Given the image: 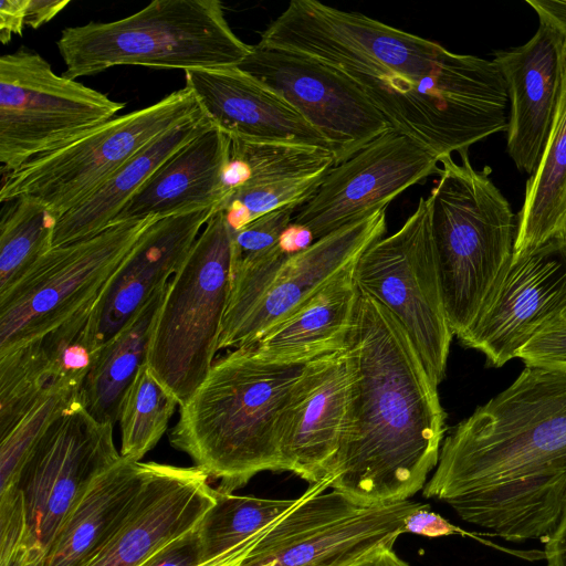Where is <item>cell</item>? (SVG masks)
Here are the masks:
<instances>
[{
    "instance_id": "cell-23",
    "label": "cell",
    "mask_w": 566,
    "mask_h": 566,
    "mask_svg": "<svg viewBox=\"0 0 566 566\" xmlns=\"http://www.w3.org/2000/svg\"><path fill=\"white\" fill-rule=\"evenodd\" d=\"M230 145L210 123L154 172L112 224L216 209L224 197Z\"/></svg>"
},
{
    "instance_id": "cell-13",
    "label": "cell",
    "mask_w": 566,
    "mask_h": 566,
    "mask_svg": "<svg viewBox=\"0 0 566 566\" xmlns=\"http://www.w3.org/2000/svg\"><path fill=\"white\" fill-rule=\"evenodd\" d=\"M386 209L289 255L276 268L233 277L218 349L248 347L354 265L386 233Z\"/></svg>"
},
{
    "instance_id": "cell-8",
    "label": "cell",
    "mask_w": 566,
    "mask_h": 566,
    "mask_svg": "<svg viewBox=\"0 0 566 566\" xmlns=\"http://www.w3.org/2000/svg\"><path fill=\"white\" fill-rule=\"evenodd\" d=\"M200 115L202 112L187 87L175 91L6 172L0 201L34 198L59 219L101 188L149 143Z\"/></svg>"
},
{
    "instance_id": "cell-2",
    "label": "cell",
    "mask_w": 566,
    "mask_h": 566,
    "mask_svg": "<svg viewBox=\"0 0 566 566\" xmlns=\"http://www.w3.org/2000/svg\"><path fill=\"white\" fill-rule=\"evenodd\" d=\"M422 494L505 541L545 542L566 500V369L525 366L459 422Z\"/></svg>"
},
{
    "instance_id": "cell-11",
    "label": "cell",
    "mask_w": 566,
    "mask_h": 566,
    "mask_svg": "<svg viewBox=\"0 0 566 566\" xmlns=\"http://www.w3.org/2000/svg\"><path fill=\"white\" fill-rule=\"evenodd\" d=\"M125 103L56 74L28 48L0 57V164L3 172L118 116Z\"/></svg>"
},
{
    "instance_id": "cell-34",
    "label": "cell",
    "mask_w": 566,
    "mask_h": 566,
    "mask_svg": "<svg viewBox=\"0 0 566 566\" xmlns=\"http://www.w3.org/2000/svg\"><path fill=\"white\" fill-rule=\"evenodd\" d=\"M41 556L28 546V530L22 495L17 486L0 492V566H13Z\"/></svg>"
},
{
    "instance_id": "cell-9",
    "label": "cell",
    "mask_w": 566,
    "mask_h": 566,
    "mask_svg": "<svg viewBox=\"0 0 566 566\" xmlns=\"http://www.w3.org/2000/svg\"><path fill=\"white\" fill-rule=\"evenodd\" d=\"M155 218L114 223L40 258L0 294V354L94 306Z\"/></svg>"
},
{
    "instance_id": "cell-24",
    "label": "cell",
    "mask_w": 566,
    "mask_h": 566,
    "mask_svg": "<svg viewBox=\"0 0 566 566\" xmlns=\"http://www.w3.org/2000/svg\"><path fill=\"white\" fill-rule=\"evenodd\" d=\"M355 264L248 347L259 359L275 365L307 364L345 350L355 327L360 297Z\"/></svg>"
},
{
    "instance_id": "cell-33",
    "label": "cell",
    "mask_w": 566,
    "mask_h": 566,
    "mask_svg": "<svg viewBox=\"0 0 566 566\" xmlns=\"http://www.w3.org/2000/svg\"><path fill=\"white\" fill-rule=\"evenodd\" d=\"M295 207L268 212L233 232V265L265 256L281 247V239L294 219Z\"/></svg>"
},
{
    "instance_id": "cell-30",
    "label": "cell",
    "mask_w": 566,
    "mask_h": 566,
    "mask_svg": "<svg viewBox=\"0 0 566 566\" xmlns=\"http://www.w3.org/2000/svg\"><path fill=\"white\" fill-rule=\"evenodd\" d=\"M0 220V294L53 248L57 218L39 200L4 202Z\"/></svg>"
},
{
    "instance_id": "cell-42",
    "label": "cell",
    "mask_w": 566,
    "mask_h": 566,
    "mask_svg": "<svg viewBox=\"0 0 566 566\" xmlns=\"http://www.w3.org/2000/svg\"><path fill=\"white\" fill-rule=\"evenodd\" d=\"M256 542L235 547L219 556L201 562L197 566H239Z\"/></svg>"
},
{
    "instance_id": "cell-20",
    "label": "cell",
    "mask_w": 566,
    "mask_h": 566,
    "mask_svg": "<svg viewBox=\"0 0 566 566\" xmlns=\"http://www.w3.org/2000/svg\"><path fill=\"white\" fill-rule=\"evenodd\" d=\"M185 77L202 114L230 139L333 151L289 102L238 66L190 70Z\"/></svg>"
},
{
    "instance_id": "cell-21",
    "label": "cell",
    "mask_w": 566,
    "mask_h": 566,
    "mask_svg": "<svg viewBox=\"0 0 566 566\" xmlns=\"http://www.w3.org/2000/svg\"><path fill=\"white\" fill-rule=\"evenodd\" d=\"M506 85V149L516 168L533 175L546 147L555 117L564 66L562 38L539 23L523 45L494 53Z\"/></svg>"
},
{
    "instance_id": "cell-5",
    "label": "cell",
    "mask_w": 566,
    "mask_h": 566,
    "mask_svg": "<svg viewBox=\"0 0 566 566\" xmlns=\"http://www.w3.org/2000/svg\"><path fill=\"white\" fill-rule=\"evenodd\" d=\"M440 159L431 190V232L450 328L459 339L478 321L513 256L517 219L491 169Z\"/></svg>"
},
{
    "instance_id": "cell-1",
    "label": "cell",
    "mask_w": 566,
    "mask_h": 566,
    "mask_svg": "<svg viewBox=\"0 0 566 566\" xmlns=\"http://www.w3.org/2000/svg\"><path fill=\"white\" fill-rule=\"evenodd\" d=\"M256 44L332 67L391 128L440 159L507 130L506 85L493 60L450 52L360 12L292 0Z\"/></svg>"
},
{
    "instance_id": "cell-32",
    "label": "cell",
    "mask_w": 566,
    "mask_h": 566,
    "mask_svg": "<svg viewBox=\"0 0 566 566\" xmlns=\"http://www.w3.org/2000/svg\"><path fill=\"white\" fill-rule=\"evenodd\" d=\"M81 387V384L72 380L54 384L0 437V492L15 486L29 452L52 421L82 402Z\"/></svg>"
},
{
    "instance_id": "cell-29",
    "label": "cell",
    "mask_w": 566,
    "mask_h": 566,
    "mask_svg": "<svg viewBox=\"0 0 566 566\" xmlns=\"http://www.w3.org/2000/svg\"><path fill=\"white\" fill-rule=\"evenodd\" d=\"M297 502L298 497L272 500L217 491L216 502L197 527L202 560L259 541Z\"/></svg>"
},
{
    "instance_id": "cell-25",
    "label": "cell",
    "mask_w": 566,
    "mask_h": 566,
    "mask_svg": "<svg viewBox=\"0 0 566 566\" xmlns=\"http://www.w3.org/2000/svg\"><path fill=\"white\" fill-rule=\"evenodd\" d=\"M147 462L125 458L98 476L70 512L40 566H85L130 512Z\"/></svg>"
},
{
    "instance_id": "cell-44",
    "label": "cell",
    "mask_w": 566,
    "mask_h": 566,
    "mask_svg": "<svg viewBox=\"0 0 566 566\" xmlns=\"http://www.w3.org/2000/svg\"><path fill=\"white\" fill-rule=\"evenodd\" d=\"M40 564H41L40 560H31L25 566H40Z\"/></svg>"
},
{
    "instance_id": "cell-38",
    "label": "cell",
    "mask_w": 566,
    "mask_h": 566,
    "mask_svg": "<svg viewBox=\"0 0 566 566\" xmlns=\"http://www.w3.org/2000/svg\"><path fill=\"white\" fill-rule=\"evenodd\" d=\"M29 0H1L0 42L7 44L12 35H21L25 25Z\"/></svg>"
},
{
    "instance_id": "cell-17",
    "label": "cell",
    "mask_w": 566,
    "mask_h": 566,
    "mask_svg": "<svg viewBox=\"0 0 566 566\" xmlns=\"http://www.w3.org/2000/svg\"><path fill=\"white\" fill-rule=\"evenodd\" d=\"M566 312V240L513 255L484 311L460 338L501 367Z\"/></svg>"
},
{
    "instance_id": "cell-10",
    "label": "cell",
    "mask_w": 566,
    "mask_h": 566,
    "mask_svg": "<svg viewBox=\"0 0 566 566\" xmlns=\"http://www.w3.org/2000/svg\"><path fill=\"white\" fill-rule=\"evenodd\" d=\"M426 506L410 499L358 504L331 489L327 476L268 527L239 566H352L394 548L408 516Z\"/></svg>"
},
{
    "instance_id": "cell-4",
    "label": "cell",
    "mask_w": 566,
    "mask_h": 566,
    "mask_svg": "<svg viewBox=\"0 0 566 566\" xmlns=\"http://www.w3.org/2000/svg\"><path fill=\"white\" fill-rule=\"evenodd\" d=\"M306 364L275 365L251 347L214 360L208 376L179 409L170 444L233 493L263 471H283L284 415Z\"/></svg>"
},
{
    "instance_id": "cell-6",
    "label": "cell",
    "mask_w": 566,
    "mask_h": 566,
    "mask_svg": "<svg viewBox=\"0 0 566 566\" xmlns=\"http://www.w3.org/2000/svg\"><path fill=\"white\" fill-rule=\"evenodd\" d=\"M56 45L63 75L73 80L118 65L233 67L252 50L232 31L218 0H155L116 21L65 28Z\"/></svg>"
},
{
    "instance_id": "cell-37",
    "label": "cell",
    "mask_w": 566,
    "mask_h": 566,
    "mask_svg": "<svg viewBox=\"0 0 566 566\" xmlns=\"http://www.w3.org/2000/svg\"><path fill=\"white\" fill-rule=\"evenodd\" d=\"M406 533H415L429 537L450 534H465L461 528L450 524L439 514L429 511V506L420 509L408 516L405 526Z\"/></svg>"
},
{
    "instance_id": "cell-45",
    "label": "cell",
    "mask_w": 566,
    "mask_h": 566,
    "mask_svg": "<svg viewBox=\"0 0 566 566\" xmlns=\"http://www.w3.org/2000/svg\"><path fill=\"white\" fill-rule=\"evenodd\" d=\"M564 316L566 317V312H565Z\"/></svg>"
},
{
    "instance_id": "cell-41",
    "label": "cell",
    "mask_w": 566,
    "mask_h": 566,
    "mask_svg": "<svg viewBox=\"0 0 566 566\" xmlns=\"http://www.w3.org/2000/svg\"><path fill=\"white\" fill-rule=\"evenodd\" d=\"M69 4L70 0H29L25 25L39 29L54 19Z\"/></svg>"
},
{
    "instance_id": "cell-39",
    "label": "cell",
    "mask_w": 566,
    "mask_h": 566,
    "mask_svg": "<svg viewBox=\"0 0 566 566\" xmlns=\"http://www.w3.org/2000/svg\"><path fill=\"white\" fill-rule=\"evenodd\" d=\"M536 12L539 23L566 36V0H526Z\"/></svg>"
},
{
    "instance_id": "cell-19",
    "label": "cell",
    "mask_w": 566,
    "mask_h": 566,
    "mask_svg": "<svg viewBox=\"0 0 566 566\" xmlns=\"http://www.w3.org/2000/svg\"><path fill=\"white\" fill-rule=\"evenodd\" d=\"M352 392L348 347L306 364L282 424L283 471L311 484L328 476L347 424Z\"/></svg>"
},
{
    "instance_id": "cell-36",
    "label": "cell",
    "mask_w": 566,
    "mask_h": 566,
    "mask_svg": "<svg viewBox=\"0 0 566 566\" xmlns=\"http://www.w3.org/2000/svg\"><path fill=\"white\" fill-rule=\"evenodd\" d=\"M197 527L163 546L138 566H197L203 562Z\"/></svg>"
},
{
    "instance_id": "cell-18",
    "label": "cell",
    "mask_w": 566,
    "mask_h": 566,
    "mask_svg": "<svg viewBox=\"0 0 566 566\" xmlns=\"http://www.w3.org/2000/svg\"><path fill=\"white\" fill-rule=\"evenodd\" d=\"M217 491L197 467L147 462L143 488L126 518L85 566H138L195 530Z\"/></svg>"
},
{
    "instance_id": "cell-12",
    "label": "cell",
    "mask_w": 566,
    "mask_h": 566,
    "mask_svg": "<svg viewBox=\"0 0 566 566\" xmlns=\"http://www.w3.org/2000/svg\"><path fill=\"white\" fill-rule=\"evenodd\" d=\"M354 275L359 292L400 322L437 385L444 378L452 337L431 232L430 198L392 234L370 244Z\"/></svg>"
},
{
    "instance_id": "cell-7",
    "label": "cell",
    "mask_w": 566,
    "mask_h": 566,
    "mask_svg": "<svg viewBox=\"0 0 566 566\" xmlns=\"http://www.w3.org/2000/svg\"><path fill=\"white\" fill-rule=\"evenodd\" d=\"M232 235L214 209L170 279L153 328L146 364L179 407L206 379L219 350L233 276Z\"/></svg>"
},
{
    "instance_id": "cell-3",
    "label": "cell",
    "mask_w": 566,
    "mask_h": 566,
    "mask_svg": "<svg viewBox=\"0 0 566 566\" xmlns=\"http://www.w3.org/2000/svg\"><path fill=\"white\" fill-rule=\"evenodd\" d=\"M359 293L348 345L349 415L328 478L331 489L358 504H387L423 489L439 461L446 412L400 322Z\"/></svg>"
},
{
    "instance_id": "cell-40",
    "label": "cell",
    "mask_w": 566,
    "mask_h": 566,
    "mask_svg": "<svg viewBox=\"0 0 566 566\" xmlns=\"http://www.w3.org/2000/svg\"><path fill=\"white\" fill-rule=\"evenodd\" d=\"M547 566H566V500L554 532L544 542Z\"/></svg>"
},
{
    "instance_id": "cell-35",
    "label": "cell",
    "mask_w": 566,
    "mask_h": 566,
    "mask_svg": "<svg viewBox=\"0 0 566 566\" xmlns=\"http://www.w3.org/2000/svg\"><path fill=\"white\" fill-rule=\"evenodd\" d=\"M525 366L566 369V317L547 324L516 355Z\"/></svg>"
},
{
    "instance_id": "cell-22",
    "label": "cell",
    "mask_w": 566,
    "mask_h": 566,
    "mask_svg": "<svg viewBox=\"0 0 566 566\" xmlns=\"http://www.w3.org/2000/svg\"><path fill=\"white\" fill-rule=\"evenodd\" d=\"M214 208L156 219L94 304L88 336L96 350L179 270Z\"/></svg>"
},
{
    "instance_id": "cell-15",
    "label": "cell",
    "mask_w": 566,
    "mask_h": 566,
    "mask_svg": "<svg viewBox=\"0 0 566 566\" xmlns=\"http://www.w3.org/2000/svg\"><path fill=\"white\" fill-rule=\"evenodd\" d=\"M439 164L434 153L389 128L335 165L292 223L316 241L387 208L406 189L439 175Z\"/></svg>"
},
{
    "instance_id": "cell-26",
    "label": "cell",
    "mask_w": 566,
    "mask_h": 566,
    "mask_svg": "<svg viewBox=\"0 0 566 566\" xmlns=\"http://www.w3.org/2000/svg\"><path fill=\"white\" fill-rule=\"evenodd\" d=\"M209 124L202 114L140 149L101 188L57 219L53 248L92 237L109 227L154 172Z\"/></svg>"
},
{
    "instance_id": "cell-27",
    "label": "cell",
    "mask_w": 566,
    "mask_h": 566,
    "mask_svg": "<svg viewBox=\"0 0 566 566\" xmlns=\"http://www.w3.org/2000/svg\"><path fill=\"white\" fill-rule=\"evenodd\" d=\"M563 44L559 99L538 167L526 181L513 255L532 252L553 240H566V40Z\"/></svg>"
},
{
    "instance_id": "cell-14",
    "label": "cell",
    "mask_w": 566,
    "mask_h": 566,
    "mask_svg": "<svg viewBox=\"0 0 566 566\" xmlns=\"http://www.w3.org/2000/svg\"><path fill=\"white\" fill-rule=\"evenodd\" d=\"M113 429L78 402L54 419L29 452L15 486L23 500L29 549L42 559L84 493L120 460Z\"/></svg>"
},
{
    "instance_id": "cell-16",
    "label": "cell",
    "mask_w": 566,
    "mask_h": 566,
    "mask_svg": "<svg viewBox=\"0 0 566 566\" xmlns=\"http://www.w3.org/2000/svg\"><path fill=\"white\" fill-rule=\"evenodd\" d=\"M238 67L280 94L321 133L336 165L391 128L356 84L308 56L255 44Z\"/></svg>"
},
{
    "instance_id": "cell-43",
    "label": "cell",
    "mask_w": 566,
    "mask_h": 566,
    "mask_svg": "<svg viewBox=\"0 0 566 566\" xmlns=\"http://www.w3.org/2000/svg\"><path fill=\"white\" fill-rule=\"evenodd\" d=\"M352 566H410L394 548H382Z\"/></svg>"
},
{
    "instance_id": "cell-31",
    "label": "cell",
    "mask_w": 566,
    "mask_h": 566,
    "mask_svg": "<svg viewBox=\"0 0 566 566\" xmlns=\"http://www.w3.org/2000/svg\"><path fill=\"white\" fill-rule=\"evenodd\" d=\"M177 405L176 398L145 363L122 399L118 417L120 457L140 461L166 432Z\"/></svg>"
},
{
    "instance_id": "cell-28",
    "label": "cell",
    "mask_w": 566,
    "mask_h": 566,
    "mask_svg": "<svg viewBox=\"0 0 566 566\" xmlns=\"http://www.w3.org/2000/svg\"><path fill=\"white\" fill-rule=\"evenodd\" d=\"M169 283V282H168ZM168 283L96 353L81 387V401L97 421L115 424L124 394L146 363L153 328Z\"/></svg>"
}]
</instances>
